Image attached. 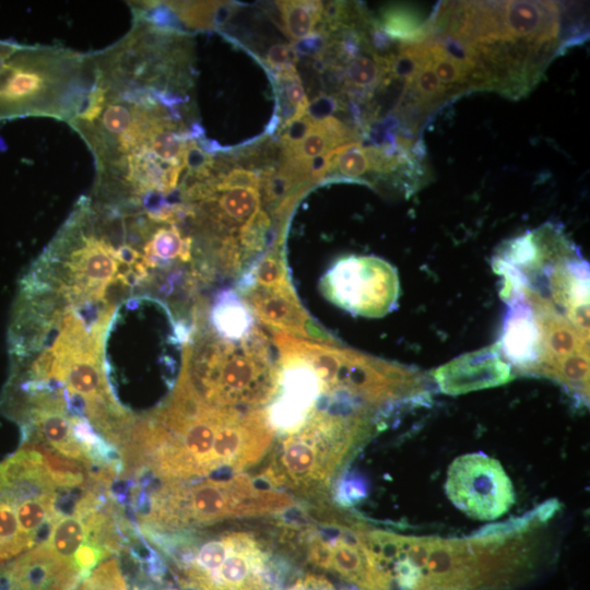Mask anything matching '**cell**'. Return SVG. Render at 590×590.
I'll list each match as a JSON object with an SVG mask.
<instances>
[{
  "instance_id": "6da1fadb",
  "label": "cell",
  "mask_w": 590,
  "mask_h": 590,
  "mask_svg": "<svg viewBox=\"0 0 590 590\" xmlns=\"http://www.w3.org/2000/svg\"><path fill=\"white\" fill-rule=\"evenodd\" d=\"M129 32L91 52L93 81L68 122L95 165L92 198L142 206L179 188L188 146L204 137L189 120L191 49L187 36L132 12Z\"/></svg>"
},
{
  "instance_id": "7a4b0ae2",
  "label": "cell",
  "mask_w": 590,
  "mask_h": 590,
  "mask_svg": "<svg viewBox=\"0 0 590 590\" xmlns=\"http://www.w3.org/2000/svg\"><path fill=\"white\" fill-rule=\"evenodd\" d=\"M274 433L266 410L211 405L180 370L169 398L134 422L126 447L164 482H181L255 465Z\"/></svg>"
},
{
  "instance_id": "3957f363",
  "label": "cell",
  "mask_w": 590,
  "mask_h": 590,
  "mask_svg": "<svg viewBox=\"0 0 590 590\" xmlns=\"http://www.w3.org/2000/svg\"><path fill=\"white\" fill-rule=\"evenodd\" d=\"M92 81L90 54L13 42L0 60V121L47 117L68 123Z\"/></svg>"
},
{
  "instance_id": "277c9868",
  "label": "cell",
  "mask_w": 590,
  "mask_h": 590,
  "mask_svg": "<svg viewBox=\"0 0 590 590\" xmlns=\"http://www.w3.org/2000/svg\"><path fill=\"white\" fill-rule=\"evenodd\" d=\"M184 344L182 368L197 393L209 404L256 410L278 392V366L271 362L268 340L253 328L240 341L209 332Z\"/></svg>"
},
{
  "instance_id": "5b68a950",
  "label": "cell",
  "mask_w": 590,
  "mask_h": 590,
  "mask_svg": "<svg viewBox=\"0 0 590 590\" xmlns=\"http://www.w3.org/2000/svg\"><path fill=\"white\" fill-rule=\"evenodd\" d=\"M156 543L173 559L179 583L191 590L285 589L287 563L250 532H227L181 546L165 540Z\"/></svg>"
},
{
  "instance_id": "8992f818",
  "label": "cell",
  "mask_w": 590,
  "mask_h": 590,
  "mask_svg": "<svg viewBox=\"0 0 590 590\" xmlns=\"http://www.w3.org/2000/svg\"><path fill=\"white\" fill-rule=\"evenodd\" d=\"M368 414L334 406L315 408L303 424L286 434L264 477L274 486L304 494L320 493L367 428Z\"/></svg>"
},
{
  "instance_id": "52a82bcc",
  "label": "cell",
  "mask_w": 590,
  "mask_h": 590,
  "mask_svg": "<svg viewBox=\"0 0 590 590\" xmlns=\"http://www.w3.org/2000/svg\"><path fill=\"white\" fill-rule=\"evenodd\" d=\"M293 505V498L267 479L260 484L259 480L238 473L193 484L165 482L152 496L144 522L173 530L229 518L275 515Z\"/></svg>"
},
{
  "instance_id": "ba28073f",
  "label": "cell",
  "mask_w": 590,
  "mask_h": 590,
  "mask_svg": "<svg viewBox=\"0 0 590 590\" xmlns=\"http://www.w3.org/2000/svg\"><path fill=\"white\" fill-rule=\"evenodd\" d=\"M280 355L297 357L317 376L321 393L345 394L371 408L420 393L422 378L412 369L333 344L273 333Z\"/></svg>"
},
{
  "instance_id": "9c48e42d",
  "label": "cell",
  "mask_w": 590,
  "mask_h": 590,
  "mask_svg": "<svg viewBox=\"0 0 590 590\" xmlns=\"http://www.w3.org/2000/svg\"><path fill=\"white\" fill-rule=\"evenodd\" d=\"M367 529L356 522L330 519L299 534L306 560L358 590H390L369 545Z\"/></svg>"
},
{
  "instance_id": "30bf717a",
  "label": "cell",
  "mask_w": 590,
  "mask_h": 590,
  "mask_svg": "<svg viewBox=\"0 0 590 590\" xmlns=\"http://www.w3.org/2000/svg\"><path fill=\"white\" fill-rule=\"evenodd\" d=\"M323 295L340 308L363 317L379 318L396 307L400 296L397 270L373 256L338 260L321 280Z\"/></svg>"
},
{
  "instance_id": "8fae6325",
  "label": "cell",
  "mask_w": 590,
  "mask_h": 590,
  "mask_svg": "<svg viewBox=\"0 0 590 590\" xmlns=\"http://www.w3.org/2000/svg\"><path fill=\"white\" fill-rule=\"evenodd\" d=\"M445 489L451 503L475 520H495L516 500L500 462L482 452L457 457L448 468Z\"/></svg>"
},
{
  "instance_id": "7c38bea8",
  "label": "cell",
  "mask_w": 590,
  "mask_h": 590,
  "mask_svg": "<svg viewBox=\"0 0 590 590\" xmlns=\"http://www.w3.org/2000/svg\"><path fill=\"white\" fill-rule=\"evenodd\" d=\"M433 377L439 390L451 396L500 386L515 378L497 344L452 359L438 367Z\"/></svg>"
},
{
  "instance_id": "4fadbf2b",
  "label": "cell",
  "mask_w": 590,
  "mask_h": 590,
  "mask_svg": "<svg viewBox=\"0 0 590 590\" xmlns=\"http://www.w3.org/2000/svg\"><path fill=\"white\" fill-rule=\"evenodd\" d=\"M240 293L252 315L270 329L286 331L291 335L310 338L319 343H337L311 320L300 305L295 290L275 291L250 285Z\"/></svg>"
},
{
  "instance_id": "5bb4252c",
  "label": "cell",
  "mask_w": 590,
  "mask_h": 590,
  "mask_svg": "<svg viewBox=\"0 0 590 590\" xmlns=\"http://www.w3.org/2000/svg\"><path fill=\"white\" fill-rule=\"evenodd\" d=\"M510 309L496 343L503 357L521 373L538 375L543 359L541 327L530 305L521 298L507 300Z\"/></svg>"
},
{
  "instance_id": "9a60e30c",
  "label": "cell",
  "mask_w": 590,
  "mask_h": 590,
  "mask_svg": "<svg viewBox=\"0 0 590 590\" xmlns=\"http://www.w3.org/2000/svg\"><path fill=\"white\" fill-rule=\"evenodd\" d=\"M503 22L516 39L559 36V9L554 1H503Z\"/></svg>"
},
{
  "instance_id": "2e32d148",
  "label": "cell",
  "mask_w": 590,
  "mask_h": 590,
  "mask_svg": "<svg viewBox=\"0 0 590 590\" xmlns=\"http://www.w3.org/2000/svg\"><path fill=\"white\" fill-rule=\"evenodd\" d=\"M211 321L216 335L228 341H240L255 328L250 308L233 290H225L217 296Z\"/></svg>"
},
{
  "instance_id": "e0dca14e",
  "label": "cell",
  "mask_w": 590,
  "mask_h": 590,
  "mask_svg": "<svg viewBox=\"0 0 590 590\" xmlns=\"http://www.w3.org/2000/svg\"><path fill=\"white\" fill-rule=\"evenodd\" d=\"M382 32L392 40L401 44H421L429 39L428 19L408 5H390L382 10L379 24Z\"/></svg>"
},
{
  "instance_id": "ac0fdd59",
  "label": "cell",
  "mask_w": 590,
  "mask_h": 590,
  "mask_svg": "<svg viewBox=\"0 0 590 590\" xmlns=\"http://www.w3.org/2000/svg\"><path fill=\"white\" fill-rule=\"evenodd\" d=\"M388 58L379 55L373 57L359 55L349 61L343 79L350 92L355 94L373 91L388 72Z\"/></svg>"
},
{
  "instance_id": "d6986e66",
  "label": "cell",
  "mask_w": 590,
  "mask_h": 590,
  "mask_svg": "<svg viewBox=\"0 0 590 590\" xmlns=\"http://www.w3.org/2000/svg\"><path fill=\"white\" fill-rule=\"evenodd\" d=\"M276 5L284 31L293 40L309 36L322 17L323 4L320 1H279Z\"/></svg>"
},
{
  "instance_id": "ffe728a7",
  "label": "cell",
  "mask_w": 590,
  "mask_h": 590,
  "mask_svg": "<svg viewBox=\"0 0 590 590\" xmlns=\"http://www.w3.org/2000/svg\"><path fill=\"white\" fill-rule=\"evenodd\" d=\"M329 152L332 157L331 169L337 168L346 178L356 179L370 170L366 149L358 142L345 143Z\"/></svg>"
},
{
  "instance_id": "44dd1931",
  "label": "cell",
  "mask_w": 590,
  "mask_h": 590,
  "mask_svg": "<svg viewBox=\"0 0 590 590\" xmlns=\"http://www.w3.org/2000/svg\"><path fill=\"white\" fill-rule=\"evenodd\" d=\"M74 590H128L118 558L104 559Z\"/></svg>"
},
{
  "instance_id": "7402d4cb",
  "label": "cell",
  "mask_w": 590,
  "mask_h": 590,
  "mask_svg": "<svg viewBox=\"0 0 590 590\" xmlns=\"http://www.w3.org/2000/svg\"><path fill=\"white\" fill-rule=\"evenodd\" d=\"M333 148L326 132L317 125L315 129L292 151L285 153L286 158L308 162Z\"/></svg>"
},
{
  "instance_id": "603a6c76",
  "label": "cell",
  "mask_w": 590,
  "mask_h": 590,
  "mask_svg": "<svg viewBox=\"0 0 590 590\" xmlns=\"http://www.w3.org/2000/svg\"><path fill=\"white\" fill-rule=\"evenodd\" d=\"M296 61L297 54L292 46L275 44L269 48L267 54V63L275 71L276 75L296 73Z\"/></svg>"
},
{
  "instance_id": "cb8c5ba5",
  "label": "cell",
  "mask_w": 590,
  "mask_h": 590,
  "mask_svg": "<svg viewBox=\"0 0 590 590\" xmlns=\"http://www.w3.org/2000/svg\"><path fill=\"white\" fill-rule=\"evenodd\" d=\"M316 121L310 119L307 115L293 120L284 129L281 140L284 148V153L292 151L296 148L314 129Z\"/></svg>"
},
{
  "instance_id": "d4e9b609",
  "label": "cell",
  "mask_w": 590,
  "mask_h": 590,
  "mask_svg": "<svg viewBox=\"0 0 590 590\" xmlns=\"http://www.w3.org/2000/svg\"><path fill=\"white\" fill-rule=\"evenodd\" d=\"M341 101L330 95H319L309 103L306 115L318 122L330 117L339 109Z\"/></svg>"
},
{
  "instance_id": "484cf974",
  "label": "cell",
  "mask_w": 590,
  "mask_h": 590,
  "mask_svg": "<svg viewBox=\"0 0 590 590\" xmlns=\"http://www.w3.org/2000/svg\"><path fill=\"white\" fill-rule=\"evenodd\" d=\"M327 36L323 32L314 33L297 40L292 47L298 55L307 57L320 56L326 48Z\"/></svg>"
},
{
  "instance_id": "4316f807",
  "label": "cell",
  "mask_w": 590,
  "mask_h": 590,
  "mask_svg": "<svg viewBox=\"0 0 590 590\" xmlns=\"http://www.w3.org/2000/svg\"><path fill=\"white\" fill-rule=\"evenodd\" d=\"M287 590H338L326 577L307 573L298 577ZM342 590V589H341Z\"/></svg>"
},
{
  "instance_id": "83f0119b",
  "label": "cell",
  "mask_w": 590,
  "mask_h": 590,
  "mask_svg": "<svg viewBox=\"0 0 590 590\" xmlns=\"http://www.w3.org/2000/svg\"><path fill=\"white\" fill-rule=\"evenodd\" d=\"M332 157L330 152L319 155L307 162V175L309 180H320L331 172Z\"/></svg>"
},
{
  "instance_id": "f1b7e54d",
  "label": "cell",
  "mask_w": 590,
  "mask_h": 590,
  "mask_svg": "<svg viewBox=\"0 0 590 590\" xmlns=\"http://www.w3.org/2000/svg\"><path fill=\"white\" fill-rule=\"evenodd\" d=\"M163 577L164 576H161V577H152L150 576L151 578V582L145 585V586H138L137 589H133V590H182V589H179V588H176V587H173L172 585H164L163 583ZM181 585V583H180ZM184 590H191L185 586H182Z\"/></svg>"
},
{
  "instance_id": "f546056e",
  "label": "cell",
  "mask_w": 590,
  "mask_h": 590,
  "mask_svg": "<svg viewBox=\"0 0 590 590\" xmlns=\"http://www.w3.org/2000/svg\"><path fill=\"white\" fill-rule=\"evenodd\" d=\"M11 44H12V40H1L0 39V60L7 54V51L10 49Z\"/></svg>"
}]
</instances>
